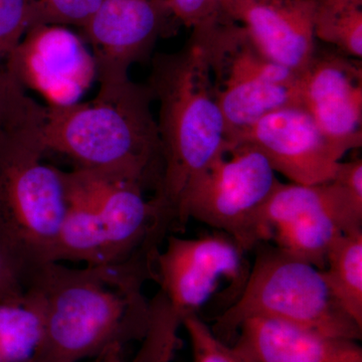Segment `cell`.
<instances>
[{"mask_svg": "<svg viewBox=\"0 0 362 362\" xmlns=\"http://www.w3.org/2000/svg\"><path fill=\"white\" fill-rule=\"evenodd\" d=\"M69 187L94 207L104 242L105 263L114 264L142 250L158 251L156 238V213L144 187L135 180L113 173L75 168L63 171Z\"/></svg>", "mask_w": 362, "mask_h": 362, "instance_id": "obj_12", "label": "cell"}, {"mask_svg": "<svg viewBox=\"0 0 362 362\" xmlns=\"http://www.w3.org/2000/svg\"><path fill=\"white\" fill-rule=\"evenodd\" d=\"M25 286L21 274L0 249V302L21 301Z\"/></svg>", "mask_w": 362, "mask_h": 362, "instance_id": "obj_24", "label": "cell"}, {"mask_svg": "<svg viewBox=\"0 0 362 362\" xmlns=\"http://www.w3.org/2000/svg\"><path fill=\"white\" fill-rule=\"evenodd\" d=\"M242 291L216 318L218 338L237 334L247 319H276L341 339L357 341L362 328L340 308L323 272L270 242L256 246Z\"/></svg>", "mask_w": 362, "mask_h": 362, "instance_id": "obj_6", "label": "cell"}, {"mask_svg": "<svg viewBox=\"0 0 362 362\" xmlns=\"http://www.w3.org/2000/svg\"><path fill=\"white\" fill-rule=\"evenodd\" d=\"M359 1H362V0H359Z\"/></svg>", "mask_w": 362, "mask_h": 362, "instance_id": "obj_27", "label": "cell"}, {"mask_svg": "<svg viewBox=\"0 0 362 362\" xmlns=\"http://www.w3.org/2000/svg\"><path fill=\"white\" fill-rule=\"evenodd\" d=\"M235 335L233 349L245 362H362L356 341L276 319H247Z\"/></svg>", "mask_w": 362, "mask_h": 362, "instance_id": "obj_16", "label": "cell"}, {"mask_svg": "<svg viewBox=\"0 0 362 362\" xmlns=\"http://www.w3.org/2000/svg\"><path fill=\"white\" fill-rule=\"evenodd\" d=\"M123 345L116 344L98 354L90 362H122Z\"/></svg>", "mask_w": 362, "mask_h": 362, "instance_id": "obj_26", "label": "cell"}, {"mask_svg": "<svg viewBox=\"0 0 362 362\" xmlns=\"http://www.w3.org/2000/svg\"><path fill=\"white\" fill-rule=\"evenodd\" d=\"M159 103L163 169L156 195V230L177 228L183 197L195 178L226 148L225 119L214 98L201 47L192 37L180 52L152 59L148 84Z\"/></svg>", "mask_w": 362, "mask_h": 362, "instance_id": "obj_3", "label": "cell"}, {"mask_svg": "<svg viewBox=\"0 0 362 362\" xmlns=\"http://www.w3.org/2000/svg\"><path fill=\"white\" fill-rule=\"evenodd\" d=\"M42 106L0 73V249L23 282L54 262L66 211L63 170L42 163Z\"/></svg>", "mask_w": 362, "mask_h": 362, "instance_id": "obj_2", "label": "cell"}, {"mask_svg": "<svg viewBox=\"0 0 362 362\" xmlns=\"http://www.w3.org/2000/svg\"><path fill=\"white\" fill-rule=\"evenodd\" d=\"M261 223L269 242L323 271L335 240L362 230V202L332 180L312 185L279 181Z\"/></svg>", "mask_w": 362, "mask_h": 362, "instance_id": "obj_9", "label": "cell"}, {"mask_svg": "<svg viewBox=\"0 0 362 362\" xmlns=\"http://www.w3.org/2000/svg\"><path fill=\"white\" fill-rule=\"evenodd\" d=\"M6 71L47 106L78 103L97 78L94 57L84 39L64 25H33L16 45Z\"/></svg>", "mask_w": 362, "mask_h": 362, "instance_id": "obj_11", "label": "cell"}, {"mask_svg": "<svg viewBox=\"0 0 362 362\" xmlns=\"http://www.w3.org/2000/svg\"><path fill=\"white\" fill-rule=\"evenodd\" d=\"M322 272L335 301L362 328V230L335 240Z\"/></svg>", "mask_w": 362, "mask_h": 362, "instance_id": "obj_17", "label": "cell"}, {"mask_svg": "<svg viewBox=\"0 0 362 362\" xmlns=\"http://www.w3.org/2000/svg\"><path fill=\"white\" fill-rule=\"evenodd\" d=\"M180 25L201 28L218 18H226L218 0H163Z\"/></svg>", "mask_w": 362, "mask_h": 362, "instance_id": "obj_23", "label": "cell"}, {"mask_svg": "<svg viewBox=\"0 0 362 362\" xmlns=\"http://www.w3.org/2000/svg\"><path fill=\"white\" fill-rule=\"evenodd\" d=\"M315 13V0H251L237 21L267 59L300 75L316 52Z\"/></svg>", "mask_w": 362, "mask_h": 362, "instance_id": "obj_15", "label": "cell"}, {"mask_svg": "<svg viewBox=\"0 0 362 362\" xmlns=\"http://www.w3.org/2000/svg\"><path fill=\"white\" fill-rule=\"evenodd\" d=\"M226 18L237 21L240 11L247 6L251 0H218ZM238 23V21H237Z\"/></svg>", "mask_w": 362, "mask_h": 362, "instance_id": "obj_25", "label": "cell"}, {"mask_svg": "<svg viewBox=\"0 0 362 362\" xmlns=\"http://www.w3.org/2000/svg\"><path fill=\"white\" fill-rule=\"evenodd\" d=\"M32 25V0H0V71Z\"/></svg>", "mask_w": 362, "mask_h": 362, "instance_id": "obj_21", "label": "cell"}, {"mask_svg": "<svg viewBox=\"0 0 362 362\" xmlns=\"http://www.w3.org/2000/svg\"><path fill=\"white\" fill-rule=\"evenodd\" d=\"M279 180L259 149L228 141L220 156L197 176L181 202L180 230L190 218L232 238L245 252L268 242L262 209Z\"/></svg>", "mask_w": 362, "mask_h": 362, "instance_id": "obj_8", "label": "cell"}, {"mask_svg": "<svg viewBox=\"0 0 362 362\" xmlns=\"http://www.w3.org/2000/svg\"><path fill=\"white\" fill-rule=\"evenodd\" d=\"M104 0H32L33 25L82 28Z\"/></svg>", "mask_w": 362, "mask_h": 362, "instance_id": "obj_20", "label": "cell"}, {"mask_svg": "<svg viewBox=\"0 0 362 362\" xmlns=\"http://www.w3.org/2000/svg\"><path fill=\"white\" fill-rule=\"evenodd\" d=\"M178 25L163 0H104L81 37L92 47L100 84H115L128 80L131 66L147 61Z\"/></svg>", "mask_w": 362, "mask_h": 362, "instance_id": "obj_10", "label": "cell"}, {"mask_svg": "<svg viewBox=\"0 0 362 362\" xmlns=\"http://www.w3.org/2000/svg\"><path fill=\"white\" fill-rule=\"evenodd\" d=\"M233 141L254 145L276 173L296 185H318L332 180L345 156L301 106L267 114Z\"/></svg>", "mask_w": 362, "mask_h": 362, "instance_id": "obj_13", "label": "cell"}, {"mask_svg": "<svg viewBox=\"0 0 362 362\" xmlns=\"http://www.w3.org/2000/svg\"><path fill=\"white\" fill-rule=\"evenodd\" d=\"M42 335L44 315L33 298L0 302V362L32 361Z\"/></svg>", "mask_w": 362, "mask_h": 362, "instance_id": "obj_18", "label": "cell"}, {"mask_svg": "<svg viewBox=\"0 0 362 362\" xmlns=\"http://www.w3.org/2000/svg\"><path fill=\"white\" fill-rule=\"evenodd\" d=\"M315 37L351 58H362V1L315 0Z\"/></svg>", "mask_w": 362, "mask_h": 362, "instance_id": "obj_19", "label": "cell"}, {"mask_svg": "<svg viewBox=\"0 0 362 362\" xmlns=\"http://www.w3.org/2000/svg\"><path fill=\"white\" fill-rule=\"evenodd\" d=\"M190 37L206 61L228 141L271 112L301 106L299 75L267 59L242 23L218 18Z\"/></svg>", "mask_w": 362, "mask_h": 362, "instance_id": "obj_7", "label": "cell"}, {"mask_svg": "<svg viewBox=\"0 0 362 362\" xmlns=\"http://www.w3.org/2000/svg\"><path fill=\"white\" fill-rule=\"evenodd\" d=\"M245 252L232 238L216 232L194 239L168 235L157 252L153 280L158 289L147 300L142 344L132 362H171L178 330L197 316L223 282L240 294L249 274Z\"/></svg>", "mask_w": 362, "mask_h": 362, "instance_id": "obj_5", "label": "cell"}, {"mask_svg": "<svg viewBox=\"0 0 362 362\" xmlns=\"http://www.w3.org/2000/svg\"><path fill=\"white\" fill-rule=\"evenodd\" d=\"M301 106L343 153L362 145V65L337 49H319L299 75Z\"/></svg>", "mask_w": 362, "mask_h": 362, "instance_id": "obj_14", "label": "cell"}, {"mask_svg": "<svg viewBox=\"0 0 362 362\" xmlns=\"http://www.w3.org/2000/svg\"><path fill=\"white\" fill-rule=\"evenodd\" d=\"M153 263L152 255L140 251L119 263L71 268L52 262L33 271L25 295L42 308L44 335L30 362H80L142 338V286L153 277Z\"/></svg>", "mask_w": 362, "mask_h": 362, "instance_id": "obj_1", "label": "cell"}, {"mask_svg": "<svg viewBox=\"0 0 362 362\" xmlns=\"http://www.w3.org/2000/svg\"><path fill=\"white\" fill-rule=\"evenodd\" d=\"M183 327L192 342L194 362H245L199 316L188 318Z\"/></svg>", "mask_w": 362, "mask_h": 362, "instance_id": "obj_22", "label": "cell"}, {"mask_svg": "<svg viewBox=\"0 0 362 362\" xmlns=\"http://www.w3.org/2000/svg\"><path fill=\"white\" fill-rule=\"evenodd\" d=\"M153 101L148 86L128 78L100 84L88 103L47 106V151L70 157L77 168L113 173L156 189L163 158Z\"/></svg>", "mask_w": 362, "mask_h": 362, "instance_id": "obj_4", "label": "cell"}]
</instances>
